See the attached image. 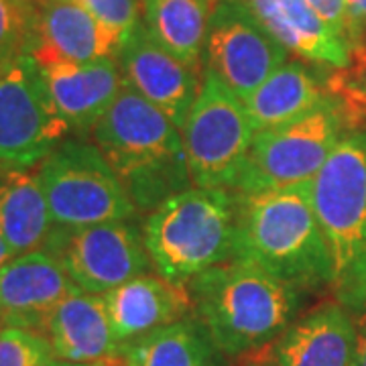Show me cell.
<instances>
[{
    "instance_id": "6da1fadb",
    "label": "cell",
    "mask_w": 366,
    "mask_h": 366,
    "mask_svg": "<svg viewBox=\"0 0 366 366\" xmlns=\"http://www.w3.org/2000/svg\"><path fill=\"white\" fill-rule=\"evenodd\" d=\"M234 259L291 287L330 289V257L312 202V182L257 194L236 192Z\"/></svg>"
},
{
    "instance_id": "7a4b0ae2",
    "label": "cell",
    "mask_w": 366,
    "mask_h": 366,
    "mask_svg": "<svg viewBox=\"0 0 366 366\" xmlns=\"http://www.w3.org/2000/svg\"><path fill=\"white\" fill-rule=\"evenodd\" d=\"M137 209L159 208L194 187L182 131L129 84L90 131Z\"/></svg>"
},
{
    "instance_id": "3957f363",
    "label": "cell",
    "mask_w": 366,
    "mask_h": 366,
    "mask_svg": "<svg viewBox=\"0 0 366 366\" xmlns=\"http://www.w3.org/2000/svg\"><path fill=\"white\" fill-rule=\"evenodd\" d=\"M194 317L224 356L252 352L277 340L291 324L301 291L244 261L216 264L187 285Z\"/></svg>"
},
{
    "instance_id": "277c9868",
    "label": "cell",
    "mask_w": 366,
    "mask_h": 366,
    "mask_svg": "<svg viewBox=\"0 0 366 366\" xmlns=\"http://www.w3.org/2000/svg\"><path fill=\"white\" fill-rule=\"evenodd\" d=\"M330 257V291L348 312L366 307V129L350 131L312 182Z\"/></svg>"
},
{
    "instance_id": "5b68a950",
    "label": "cell",
    "mask_w": 366,
    "mask_h": 366,
    "mask_svg": "<svg viewBox=\"0 0 366 366\" xmlns=\"http://www.w3.org/2000/svg\"><path fill=\"white\" fill-rule=\"evenodd\" d=\"M236 192L189 187L155 208L143 238L155 273L177 285L234 259Z\"/></svg>"
},
{
    "instance_id": "8992f818",
    "label": "cell",
    "mask_w": 366,
    "mask_h": 366,
    "mask_svg": "<svg viewBox=\"0 0 366 366\" xmlns=\"http://www.w3.org/2000/svg\"><path fill=\"white\" fill-rule=\"evenodd\" d=\"M53 226L124 222L137 214L129 192L98 147L67 137L35 167Z\"/></svg>"
},
{
    "instance_id": "52a82bcc",
    "label": "cell",
    "mask_w": 366,
    "mask_h": 366,
    "mask_svg": "<svg viewBox=\"0 0 366 366\" xmlns=\"http://www.w3.org/2000/svg\"><path fill=\"white\" fill-rule=\"evenodd\" d=\"M344 104L330 96L314 112L271 131L254 132L234 192L257 194L314 182L334 149L352 131Z\"/></svg>"
},
{
    "instance_id": "ba28073f",
    "label": "cell",
    "mask_w": 366,
    "mask_h": 366,
    "mask_svg": "<svg viewBox=\"0 0 366 366\" xmlns=\"http://www.w3.org/2000/svg\"><path fill=\"white\" fill-rule=\"evenodd\" d=\"M183 151L196 187L234 189L254 129L244 102L204 69L202 88L182 127Z\"/></svg>"
},
{
    "instance_id": "9c48e42d",
    "label": "cell",
    "mask_w": 366,
    "mask_h": 366,
    "mask_svg": "<svg viewBox=\"0 0 366 366\" xmlns=\"http://www.w3.org/2000/svg\"><path fill=\"white\" fill-rule=\"evenodd\" d=\"M69 132L35 57L0 67V169H35Z\"/></svg>"
},
{
    "instance_id": "30bf717a",
    "label": "cell",
    "mask_w": 366,
    "mask_h": 366,
    "mask_svg": "<svg viewBox=\"0 0 366 366\" xmlns=\"http://www.w3.org/2000/svg\"><path fill=\"white\" fill-rule=\"evenodd\" d=\"M43 249L55 254L76 287L96 295H106L153 267L143 230L131 220L84 228L53 226Z\"/></svg>"
},
{
    "instance_id": "8fae6325",
    "label": "cell",
    "mask_w": 366,
    "mask_h": 366,
    "mask_svg": "<svg viewBox=\"0 0 366 366\" xmlns=\"http://www.w3.org/2000/svg\"><path fill=\"white\" fill-rule=\"evenodd\" d=\"M289 51L262 26L247 0H218L209 14L204 67L244 102Z\"/></svg>"
},
{
    "instance_id": "7c38bea8",
    "label": "cell",
    "mask_w": 366,
    "mask_h": 366,
    "mask_svg": "<svg viewBox=\"0 0 366 366\" xmlns=\"http://www.w3.org/2000/svg\"><path fill=\"white\" fill-rule=\"evenodd\" d=\"M118 64L124 84L159 108L182 131L202 88L204 76L199 78V69L165 49L143 21L127 35Z\"/></svg>"
},
{
    "instance_id": "4fadbf2b",
    "label": "cell",
    "mask_w": 366,
    "mask_h": 366,
    "mask_svg": "<svg viewBox=\"0 0 366 366\" xmlns=\"http://www.w3.org/2000/svg\"><path fill=\"white\" fill-rule=\"evenodd\" d=\"M76 289L61 262L47 249L14 257L0 267L2 326L45 334L57 305Z\"/></svg>"
},
{
    "instance_id": "5bb4252c",
    "label": "cell",
    "mask_w": 366,
    "mask_h": 366,
    "mask_svg": "<svg viewBox=\"0 0 366 366\" xmlns=\"http://www.w3.org/2000/svg\"><path fill=\"white\" fill-rule=\"evenodd\" d=\"M124 39L102 25L78 0H47L39 4L37 35L31 57L37 64H90L118 59Z\"/></svg>"
},
{
    "instance_id": "9a60e30c",
    "label": "cell",
    "mask_w": 366,
    "mask_h": 366,
    "mask_svg": "<svg viewBox=\"0 0 366 366\" xmlns=\"http://www.w3.org/2000/svg\"><path fill=\"white\" fill-rule=\"evenodd\" d=\"M104 301L120 348L159 327L194 315L189 289L159 274H139L108 291Z\"/></svg>"
},
{
    "instance_id": "2e32d148",
    "label": "cell",
    "mask_w": 366,
    "mask_h": 366,
    "mask_svg": "<svg viewBox=\"0 0 366 366\" xmlns=\"http://www.w3.org/2000/svg\"><path fill=\"white\" fill-rule=\"evenodd\" d=\"M53 104L71 132H90L124 86L118 59L90 64H39Z\"/></svg>"
},
{
    "instance_id": "e0dca14e",
    "label": "cell",
    "mask_w": 366,
    "mask_h": 366,
    "mask_svg": "<svg viewBox=\"0 0 366 366\" xmlns=\"http://www.w3.org/2000/svg\"><path fill=\"white\" fill-rule=\"evenodd\" d=\"M247 4L274 39L300 59L336 69L352 64L348 43L307 0H247Z\"/></svg>"
},
{
    "instance_id": "ac0fdd59",
    "label": "cell",
    "mask_w": 366,
    "mask_h": 366,
    "mask_svg": "<svg viewBox=\"0 0 366 366\" xmlns=\"http://www.w3.org/2000/svg\"><path fill=\"white\" fill-rule=\"evenodd\" d=\"M53 356L71 365H94L118 358L120 344L112 332L104 295L76 289L57 305L45 332Z\"/></svg>"
},
{
    "instance_id": "d6986e66",
    "label": "cell",
    "mask_w": 366,
    "mask_h": 366,
    "mask_svg": "<svg viewBox=\"0 0 366 366\" xmlns=\"http://www.w3.org/2000/svg\"><path fill=\"white\" fill-rule=\"evenodd\" d=\"M354 327L350 312L340 303H326L300 317L277 338L274 366H350Z\"/></svg>"
},
{
    "instance_id": "ffe728a7",
    "label": "cell",
    "mask_w": 366,
    "mask_h": 366,
    "mask_svg": "<svg viewBox=\"0 0 366 366\" xmlns=\"http://www.w3.org/2000/svg\"><path fill=\"white\" fill-rule=\"evenodd\" d=\"M330 98L310 67L291 61L274 69L244 100L254 132L271 131L314 112Z\"/></svg>"
},
{
    "instance_id": "44dd1931",
    "label": "cell",
    "mask_w": 366,
    "mask_h": 366,
    "mask_svg": "<svg viewBox=\"0 0 366 366\" xmlns=\"http://www.w3.org/2000/svg\"><path fill=\"white\" fill-rule=\"evenodd\" d=\"M53 230L35 169H0V236L14 257L43 249Z\"/></svg>"
},
{
    "instance_id": "7402d4cb",
    "label": "cell",
    "mask_w": 366,
    "mask_h": 366,
    "mask_svg": "<svg viewBox=\"0 0 366 366\" xmlns=\"http://www.w3.org/2000/svg\"><path fill=\"white\" fill-rule=\"evenodd\" d=\"M222 356L206 327L189 315L124 344L118 360L122 366H222Z\"/></svg>"
},
{
    "instance_id": "603a6c76",
    "label": "cell",
    "mask_w": 366,
    "mask_h": 366,
    "mask_svg": "<svg viewBox=\"0 0 366 366\" xmlns=\"http://www.w3.org/2000/svg\"><path fill=\"white\" fill-rule=\"evenodd\" d=\"M212 11V0H143V23L165 49L199 69Z\"/></svg>"
},
{
    "instance_id": "cb8c5ba5",
    "label": "cell",
    "mask_w": 366,
    "mask_h": 366,
    "mask_svg": "<svg viewBox=\"0 0 366 366\" xmlns=\"http://www.w3.org/2000/svg\"><path fill=\"white\" fill-rule=\"evenodd\" d=\"M37 16L39 4L31 0H0V67L31 53Z\"/></svg>"
},
{
    "instance_id": "d4e9b609",
    "label": "cell",
    "mask_w": 366,
    "mask_h": 366,
    "mask_svg": "<svg viewBox=\"0 0 366 366\" xmlns=\"http://www.w3.org/2000/svg\"><path fill=\"white\" fill-rule=\"evenodd\" d=\"M53 348L47 336L23 327H0V366H47Z\"/></svg>"
},
{
    "instance_id": "484cf974",
    "label": "cell",
    "mask_w": 366,
    "mask_h": 366,
    "mask_svg": "<svg viewBox=\"0 0 366 366\" xmlns=\"http://www.w3.org/2000/svg\"><path fill=\"white\" fill-rule=\"evenodd\" d=\"M102 25L122 39L143 21V0H78Z\"/></svg>"
},
{
    "instance_id": "4316f807",
    "label": "cell",
    "mask_w": 366,
    "mask_h": 366,
    "mask_svg": "<svg viewBox=\"0 0 366 366\" xmlns=\"http://www.w3.org/2000/svg\"><path fill=\"white\" fill-rule=\"evenodd\" d=\"M348 19V45L352 57L366 43V0H344Z\"/></svg>"
},
{
    "instance_id": "83f0119b",
    "label": "cell",
    "mask_w": 366,
    "mask_h": 366,
    "mask_svg": "<svg viewBox=\"0 0 366 366\" xmlns=\"http://www.w3.org/2000/svg\"><path fill=\"white\" fill-rule=\"evenodd\" d=\"M315 13L320 14L327 25L332 26L342 39L348 43V19L344 0H307ZM350 47V45H348Z\"/></svg>"
},
{
    "instance_id": "f1b7e54d",
    "label": "cell",
    "mask_w": 366,
    "mask_h": 366,
    "mask_svg": "<svg viewBox=\"0 0 366 366\" xmlns=\"http://www.w3.org/2000/svg\"><path fill=\"white\" fill-rule=\"evenodd\" d=\"M354 327H356V338H354L352 365L350 366H366V307L358 314Z\"/></svg>"
},
{
    "instance_id": "f546056e",
    "label": "cell",
    "mask_w": 366,
    "mask_h": 366,
    "mask_svg": "<svg viewBox=\"0 0 366 366\" xmlns=\"http://www.w3.org/2000/svg\"><path fill=\"white\" fill-rule=\"evenodd\" d=\"M11 259H14V252L11 250V247L6 244V240L0 236V267H4Z\"/></svg>"
},
{
    "instance_id": "4dcf8cb0",
    "label": "cell",
    "mask_w": 366,
    "mask_h": 366,
    "mask_svg": "<svg viewBox=\"0 0 366 366\" xmlns=\"http://www.w3.org/2000/svg\"><path fill=\"white\" fill-rule=\"evenodd\" d=\"M352 61H356V64H360L362 67H366V43L362 45V49H360V51L354 55Z\"/></svg>"
},
{
    "instance_id": "1f68e13d",
    "label": "cell",
    "mask_w": 366,
    "mask_h": 366,
    "mask_svg": "<svg viewBox=\"0 0 366 366\" xmlns=\"http://www.w3.org/2000/svg\"><path fill=\"white\" fill-rule=\"evenodd\" d=\"M90 366H122V362L118 358H108V360H100V362H94Z\"/></svg>"
},
{
    "instance_id": "d6a6232c",
    "label": "cell",
    "mask_w": 366,
    "mask_h": 366,
    "mask_svg": "<svg viewBox=\"0 0 366 366\" xmlns=\"http://www.w3.org/2000/svg\"><path fill=\"white\" fill-rule=\"evenodd\" d=\"M47 366H86V365H71V362H64V360H57V358H55V360H51Z\"/></svg>"
},
{
    "instance_id": "836d02e7",
    "label": "cell",
    "mask_w": 366,
    "mask_h": 366,
    "mask_svg": "<svg viewBox=\"0 0 366 366\" xmlns=\"http://www.w3.org/2000/svg\"><path fill=\"white\" fill-rule=\"evenodd\" d=\"M31 2H35V4H43V2H47V0H31Z\"/></svg>"
},
{
    "instance_id": "e575fe53",
    "label": "cell",
    "mask_w": 366,
    "mask_h": 366,
    "mask_svg": "<svg viewBox=\"0 0 366 366\" xmlns=\"http://www.w3.org/2000/svg\"><path fill=\"white\" fill-rule=\"evenodd\" d=\"M0 327H2V314H0Z\"/></svg>"
},
{
    "instance_id": "d590c367",
    "label": "cell",
    "mask_w": 366,
    "mask_h": 366,
    "mask_svg": "<svg viewBox=\"0 0 366 366\" xmlns=\"http://www.w3.org/2000/svg\"><path fill=\"white\" fill-rule=\"evenodd\" d=\"M212 2H214V4H216V2H218V0H212Z\"/></svg>"
},
{
    "instance_id": "8d00e7d4",
    "label": "cell",
    "mask_w": 366,
    "mask_h": 366,
    "mask_svg": "<svg viewBox=\"0 0 366 366\" xmlns=\"http://www.w3.org/2000/svg\"><path fill=\"white\" fill-rule=\"evenodd\" d=\"M250 366H262V365H250Z\"/></svg>"
}]
</instances>
